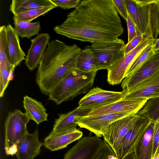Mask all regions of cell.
Segmentation results:
<instances>
[{"mask_svg": "<svg viewBox=\"0 0 159 159\" xmlns=\"http://www.w3.org/2000/svg\"><path fill=\"white\" fill-rule=\"evenodd\" d=\"M55 32L70 39L91 43L118 40L124 30L112 0H83Z\"/></svg>", "mask_w": 159, "mask_h": 159, "instance_id": "1", "label": "cell"}, {"mask_svg": "<svg viewBox=\"0 0 159 159\" xmlns=\"http://www.w3.org/2000/svg\"><path fill=\"white\" fill-rule=\"evenodd\" d=\"M81 49L57 39L48 43L38 66L36 80L43 93L48 95L73 68Z\"/></svg>", "mask_w": 159, "mask_h": 159, "instance_id": "2", "label": "cell"}, {"mask_svg": "<svg viewBox=\"0 0 159 159\" xmlns=\"http://www.w3.org/2000/svg\"><path fill=\"white\" fill-rule=\"evenodd\" d=\"M125 1L138 35L157 39L159 34V0Z\"/></svg>", "mask_w": 159, "mask_h": 159, "instance_id": "3", "label": "cell"}, {"mask_svg": "<svg viewBox=\"0 0 159 159\" xmlns=\"http://www.w3.org/2000/svg\"><path fill=\"white\" fill-rule=\"evenodd\" d=\"M97 72H85L73 68L50 92L49 99L59 105L86 93L93 85Z\"/></svg>", "mask_w": 159, "mask_h": 159, "instance_id": "4", "label": "cell"}, {"mask_svg": "<svg viewBox=\"0 0 159 159\" xmlns=\"http://www.w3.org/2000/svg\"><path fill=\"white\" fill-rule=\"evenodd\" d=\"M124 41L119 39L108 42L95 43L88 46L101 70H107L125 56Z\"/></svg>", "mask_w": 159, "mask_h": 159, "instance_id": "5", "label": "cell"}, {"mask_svg": "<svg viewBox=\"0 0 159 159\" xmlns=\"http://www.w3.org/2000/svg\"><path fill=\"white\" fill-rule=\"evenodd\" d=\"M30 119L26 113L16 109L9 113L5 123L4 149L7 151L12 146H18L28 132L27 125Z\"/></svg>", "mask_w": 159, "mask_h": 159, "instance_id": "6", "label": "cell"}, {"mask_svg": "<svg viewBox=\"0 0 159 159\" xmlns=\"http://www.w3.org/2000/svg\"><path fill=\"white\" fill-rule=\"evenodd\" d=\"M155 39L144 36L143 40L138 46L119 61L107 69V80L108 83L114 85L121 83L133 62L143 51Z\"/></svg>", "mask_w": 159, "mask_h": 159, "instance_id": "7", "label": "cell"}, {"mask_svg": "<svg viewBox=\"0 0 159 159\" xmlns=\"http://www.w3.org/2000/svg\"><path fill=\"white\" fill-rule=\"evenodd\" d=\"M104 142L96 135L82 137L65 153L63 159H97Z\"/></svg>", "mask_w": 159, "mask_h": 159, "instance_id": "8", "label": "cell"}, {"mask_svg": "<svg viewBox=\"0 0 159 159\" xmlns=\"http://www.w3.org/2000/svg\"><path fill=\"white\" fill-rule=\"evenodd\" d=\"M139 116L136 114L117 120L110 124L104 132V140L111 147L117 157L123 138Z\"/></svg>", "mask_w": 159, "mask_h": 159, "instance_id": "9", "label": "cell"}, {"mask_svg": "<svg viewBox=\"0 0 159 159\" xmlns=\"http://www.w3.org/2000/svg\"><path fill=\"white\" fill-rule=\"evenodd\" d=\"M135 115L129 112L106 114L96 116H87L80 118L77 125L93 133L99 137L102 136L106 129L111 123L117 120Z\"/></svg>", "mask_w": 159, "mask_h": 159, "instance_id": "10", "label": "cell"}, {"mask_svg": "<svg viewBox=\"0 0 159 159\" xmlns=\"http://www.w3.org/2000/svg\"><path fill=\"white\" fill-rule=\"evenodd\" d=\"M152 122L148 118L140 116L123 138L117 157L122 159L134 149L147 128Z\"/></svg>", "mask_w": 159, "mask_h": 159, "instance_id": "11", "label": "cell"}, {"mask_svg": "<svg viewBox=\"0 0 159 159\" xmlns=\"http://www.w3.org/2000/svg\"><path fill=\"white\" fill-rule=\"evenodd\" d=\"M122 92L123 100H148L159 97V71L130 89Z\"/></svg>", "mask_w": 159, "mask_h": 159, "instance_id": "12", "label": "cell"}, {"mask_svg": "<svg viewBox=\"0 0 159 159\" xmlns=\"http://www.w3.org/2000/svg\"><path fill=\"white\" fill-rule=\"evenodd\" d=\"M122 94V91H109L98 87H94L80 100L79 107L95 109L121 99Z\"/></svg>", "mask_w": 159, "mask_h": 159, "instance_id": "13", "label": "cell"}, {"mask_svg": "<svg viewBox=\"0 0 159 159\" xmlns=\"http://www.w3.org/2000/svg\"><path fill=\"white\" fill-rule=\"evenodd\" d=\"M159 71V51L149 57L137 70L121 82L123 90H128L136 86Z\"/></svg>", "mask_w": 159, "mask_h": 159, "instance_id": "14", "label": "cell"}, {"mask_svg": "<svg viewBox=\"0 0 159 159\" xmlns=\"http://www.w3.org/2000/svg\"><path fill=\"white\" fill-rule=\"evenodd\" d=\"M83 135L82 132L76 128L52 131L44 139L43 145L51 151H55L66 147Z\"/></svg>", "mask_w": 159, "mask_h": 159, "instance_id": "15", "label": "cell"}, {"mask_svg": "<svg viewBox=\"0 0 159 159\" xmlns=\"http://www.w3.org/2000/svg\"><path fill=\"white\" fill-rule=\"evenodd\" d=\"M148 99H121L115 102L93 109L88 116H96L122 112H129L136 114L146 104Z\"/></svg>", "mask_w": 159, "mask_h": 159, "instance_id": "16", "label": "cell"}, {"mask_svg": "<svg viewBox=\"0 0 159 159\" xmlns=\"http://www.w3.org/2000/svg\"><path fill=\"white\" fill-rule=\"evenodd\" d=\"M50 39L49 34L43 33L31 39V46L25 61V65L30 70L32 71L38 67Z\"/></svg>", "mask_w": 159, "mask_h": 159, "instance_id": "17", "label": "cell"}, {"mask_svg": "<svg viewBox=\"0 0 159 159\" xmlns=\"http://www.w3.org/2000/svg\"><path fill=\"white\" fill-rule=\"evenodd\" d=\"M43 145L39 139L38 129L33 134L28 132L19 144L16 155L17 159H34L40 154Z\"/></svg>", "mask_w": 159, "mask_h": 159, "instance_id": "18", "label": "cell"}, {"mask_svg": "<svg viewBox=\"0 0 159 159\" xmlns=\"http://www.w3.org/2000/svg\"><path fill=\"white\" fill-rule=\"evenodd\" d=\"M92 109L78 106L68 112L59 114L58 118L55 120L52 131L76 128L78 120L88 116Z\"/></svg>", "mask_w": 159, "mask_h": 159, "instance_id": "19", "label": "cell"}, {"mask_svg": "<svg viewBox=\"0 0 159 159\" xmlns=\"http://www.w3.org/2000/svg\"><path fill=\"white\" fill-rule=\"evenodd\" d=\"M7 29L10 61L16 67L25 60L26 56L21 48L19 36L14 27L8 24Z\"/></svg>", "mask_w": 159, "mask_h": 159, "instance_id": "20", "label": "cell"}, {"mask_svg": "<svg viewBox=\"0 0 159 159\" xmlns=\"http://www.w3.org/2000/svg\"><path fill=\"white\" fill-rule=\"evenodd\" d=\"M23 102L25 113L30 120L38 125L48 120V115L41 102L26 95L24 97Z\"/></svg>", "mask_w": 159, "mask_h": 159, "instance_id": "21", "label": "cell"}, {"mask_svg": "<svg viewBox=\"0 0 159 159\" xmlns=\"http://www.w3.org/2000/svg\"><path fill=\"white\" fill-rule=\"evenodd\" d=\"M56 6L51 0H12L9 10L14 15L31 10Z\"/></svg>", "mask_w": 159, "mask_h": 159, "instance_id": "22", "label": "cell"}, {"mask_svg": "<svg viewBox=\"0 0 159 159\" xmlns=\"http://www.w3.org/2000/svg\"><path fill=\"white\" fill-rule=\"evenodd\" d=\"M153 125L152 122L136 146L134 152L136 159H151Z\"/></svg>", "mask_w": 159, "mask_h": 159, "instance_id": "23", "label": "cell"}, {"mask_svg": "<svg viewBox=\"0 0 159 159\" xmlns=\"http://www.w3.org/2000/svg\"><path fill=\"white\" fill-rule=\"evenodd\" d=\"M75 67L85 72H97L101 70L93 52L88 46L81 51Z\"/></svg>", "mask_w": 159, "mask_h": 159, "instance_id": "24", "label": "cell"}, {"mask_svg": "<svg viewBox=\"0 0 159 159\" xmlns=\"http://www.w3.org/2000/svg\"><path fill=\"white\" fill-rule=\"evenodd\" d=\"M14 27L18 36L21 38L30 39L32 36L38 35L41 29L39 21L31 22L20 21L14 24Z\"/></svg>", "mask_w": 159, "mask_h": 159, "instance_id": "25", "label": "cell"}, {"mask_svg": "<svg viewBox=\"0 0 159 159\" xmlns=\"http://www.w3.org/2000/svg\"><path fill=\"white\" fill-rule=\"evenodd\" d=\"M136 114L148 118L152 122L159 123V97L148 100L143 108Z\"/></svg>", "mask_w": 159, "mask_h": 159, "instance_id": "26", "label": "cell"}, {"mask_svg": "<svg viewBox=\"0 0 159 159\" xmlns=\"http://www.w3.org/2000/svg\"><path fill=\"white\" fill-rule=\"evenodd\" d=\"M57 7L54 6L38 9H34L28 11L14 15L13 19L14 24L20 21L31 22L38 17L48 13L53 9Z\"/></svg>", "mask_w": 159, "mask_h": 159, "instance_id": "27", "label": "cell"}, {"mask_svg": "<svg viewBox=\"0 0 159 159\" xmlns=\"http://www.w3.org/2000/svg\"><path fill=\"white\" fill-rule=\"evenodd\" d=\"M6 63H11L7 38V26L0 27V67Z\"/></svg>", "mask_w": 159, "mask_h": 159, "instance_id": "28", "label": "cell"}, {"mask_svg": "<svg viewBox=\"0 0 159 159\" xmlns=\"http://www.w3.org/2000/svg\"><path fill=\"white\" fill-rule=\"evenodd\" d=\"M156 40L145 48L138 56L128 69L125 77L130 75L149 57L154 54L155 52L153 50V45Z\"/></svg>", "mask_w": 159, "mask_h": 159, "instance_id": "29", "label": "cell"}, {"mask_svg": "<svg viewBox=\"0 0 159 159\" xmlns=\"http://www.w3.org/2000/svg\"><path fill=\"white\" fill-rule=\"evenodd\" d=\"M16 66L11 63H5L0 67V97L3 96L5 91L7 87L9 82V76L12 70Z\"/></svg>", "mask_w": 159, "mask_h": 159, "instance_id": "30", "label": "cell"}, {"mask_svg": "<svg viewBox=\"0 0 159 159\" xmlns=\"http://www.w3.org/2000/svg\"><path fill=\"white\" fill-rule=\"evenodd\" d=\"M153 123L151 159L159 154V123L155 122Z\"/></svg>", "mask_w": 159, "mask_h": 159, "instance_id": "31", "label": "cell"}, {"mask_svg": "<svg viewBox=\"0 0 159 159\" xmlns=\"http://www.w3.org/2000/svg\"><path fill=\"white\" fill-rule=\"evenodd\" d=\"M57 7L65 10L76 8L81 0H51Z\"/></svg>", "mask_w": 159, "mask_h": 159, "instance_id": "32", "label": "cell"}, {"mask_svg": "<svg viewBox=\"0 0 159 159\" xmlns=\"http://www.w3.org/2000/svg\"><path fill=\"white\" fill-rule=\"evenodd\" d=\"M97 159H119L110 145L104 141V145Z\"/></svg>", "mask_w": 159, "mask_h": 159, "instance_id": "33", "label": "cell"}, {"mask_svg": "<svg viewBox=\"0 0 159 159\" xmlns=\"http://www.w3.org/2000/svg\"><path fill=\"white\" fill-rule=\"evenodd\" d=\"M112 1L118 13L126 21L128 12L125 0H112Z\"/></svg>", "mask_w": 159, "mask_h": 159, "instance_id": "34", "label": "cell"}, {"mask_svg": "<svg viewBox=\"0 0 159 159\" xmlns=\"http://www.w3.org/2000/svg\"><path fill=\"white\" fill-rule=\"evenodd\" d=\"M144 37L142 35L138 34L129 43L125 44V56L138 46L143 40Z\"/></svg>", "mask_w": 159, "mask_h": 159, "instance_id": "35", "label": "cell"}, {"mask_svg": "<svg viewBox=\"0 0 159 159\" xmlns=\"http://www.w3.org/2000/svg\"><path fill=\"white\" fill-rule=\"evenodd\" d=\"M126 22L128 28V43L136 37L138 34L135 25L128 13Z\"/></svg>", "mask_w": 159, "mask_h": 159, "instance_id": "36", "label": "cell"}, {"mask_svg": "<svg viewBox=\"0 0 159 159\" xmlns=\"http://www.w3.org/2000/svg\"><path fill=\"white\" fill-rule=\"evenodd\" d=\"M18 149V146L14 145L11 147L7 151H5V153L7 155L13 156L16 154Z\"/></svg>", "mask_w": 159, "mask_h": 159, "instance_id": "37", "label": "cell"}, {"mask_svg": "<svg viewBox=\"0 0 159 159\" xmlns=\"http://www.w3.org/2000/svg\"><path fill=\"white\" fill-rule=\"evenodd\" d=\"M153 50L154 52L159 51V38L154 42L153 45Z\"/></svg>", "mask_w": 159, "mask_h": 159, "instance_id": "38", "label": "cell"}, {"mask_svg": "<svg viewBox=\"0 0 159 159\" xmlns=\"http://www.w3.org/2000/svg\"><path fill=\"white\" fill-rule=\"evenodd\" d=\"M122 159H136L134 152L130 153Z\"/></svg>", "mask_w": 159, "mask_h": 159, "instance_id": "39", "label": "cell"}, {"mask_svg": "<svg viewBox=\"0 0 159 159\" xmlns=\"http://www.w3.org/2000/svg\"><path fill=\"white\" fill-rule=\"evenodd\" d=\"M153 159H159V154L156 155Z\"/></svg>", "mask_w": 159, "mask_h": 159, "instance_id": "40", "label": "cell"}]
</instances>
